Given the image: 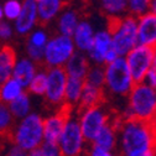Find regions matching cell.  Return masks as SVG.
Returning a JSON list of instances; mask_svg holds the SVG:
<instances>
[{"mask_svg":"<svg viewBox=\"0 0 156 156\" xmlns=\"http://www.w3.org/2000/svg\"><path fill=\"white\" fill-rule=\"evenodd\" d=\"M156 150V131L151 123L138 119L123 120L118 128L119 156H135Z\"/></svg>","mask_w":156,"mask_h":156,"instance_id":"6da1fadb","label":"cell"},{"mask_svg":"<svg viewBox=\"0 0 156 156\" xmlns=\"http://www.w3.org/2000/svg\"><path fill=\"white\" fill-rule=\"evenodd\" d=\"M123 120L138 119L151 123L156 115V89L145 83H135L116 113Z\"/></svg>","mask_w":156,"mask_h":156,"instance_id":"7a4b0ae2","label":"cell"},{"mask_svg":"<svg viewBox=\"0 0 156 156\" xmlns=\"http://www.w3.org/2000/svg\"><path fill=\"white\" fill-rule=\"evenodd\" d=\"M11 144L30 152L40 149L44 144V115L40 112H31L25 118L16 120L9 135Z\"/></svg>","mask_w":156,"mask_h":156,"instance_id":"3957f363","label":"cell"},{"mask_svg":"<svg viewBox=\"0 0 156 156\" xmlns=\"http://www.w3.org/2000/svg\"><path fill=\"white\" fill-rule=\"evenodd\" d=\"M105 81H104V93L105 98L112 99H123L128 97L133 87L135 86V81L129 71L126 61L124 57L116 58L115 61L104 65Z\"/></svg>","mask_w":156,"mask_h":156,"instance_id":"277c9868","label":"cell"},{"mask_svg":"<svg viewBox=\"0 0 156 156\" xmlns=\"http://www.w3.org/2000/svg\"><path fill=\"white\" fill-rule=\"evenodd\" d=\"M113 50L119 57H125L135 46H138V19L126 14L109 23Z\"/></svg>","mask_w":156,"mask_h":156,"instance_id":"5b68a950","label":"cell"},{"mask_svg":"<svg viewBox=\"0 0 156 156\" xmlns=\"http://www.w3.org/2000/svg\"><path fill=\"white\" fill-rule=\"evenodd\" d=\"M76 116L84 139L88 144H92L98 133L110 123L113 114L105 103H103L89 108H78L76 109Z\"/></svg>","mask_w":156,"mask_h":156,"instance_id":"8992f818","label":"cell"},{"mask_svg":"<svg viewBox=\"0 0 156 156\" xmlns=\"http://www.w3.org/2000/svg\"><path fill=\"white\" fill-rule=\"evenodd\" d=\"M57 144L63 156H86L89 144L82 134L80 123L76 116V110L71 109L63 131L58 138Z\"/></svg>","mask_w":156,"mask_h":156,"instance_id":"52a82bcc","label":"cell"},{"mask_svg":"<svg viewBox=\"0 0 156 156\" xmlns=\"http://www.w3.org/2000/svg\"><path fill=\"white\" fill-rule=\"evenodd\" d=\"M76 51L72 37L60 34L52 35L44 50L42 63L46 68L65 67Z\"/></svg>","mask_w":156,"mask_h":156,"instance_id":"ba28073f","label":"cell"},{"mask_svg":"<svg viewBox=\"0 0 156 156\" xmlns=\"http://www.w3.org/2000/svg\"><path fill=\"white\" fill-rule=\"evenodd\" d=\"M67 73L63 67L47 68V88L44 99L53 110L65 108V92L67 84Z\"/></svg>","mask_w":156,"mask_h":156,"instance_id":"9c48e42d","label":"cell"},{"mask_svg":"<svg viewBox=\"0 0 156 156\" xmlns=\"http://www.w3.org/2000/svg\"><path fill=\"white\" fill-rule=\"evenodd\" d=\"M152 55L154 48L138 45L124 57L135 83H141L146 73L152 68Z\"/></svg>","mask_w":156,"mask_h":156,"instance_id":"30bf717a","label":"cell"},{"mask_svg":"<svg viewBox=\"0 0 156 156\" xmlns=\"http://www.w3.org/2000/svg\"><path fill=\"white\" fill-rule=\"evenodd\" d=\"M113 48L112 44V34L109 27L108 29H99L95 31L94 38L90 48L87 51V57L90 65H105V57L108 52Z\"/></svg>","mask_w":156,"mask_h":156,"instance_id":"8fae6325","label":"cell"},{"mask_svg":"<svg viewBox=\"0 0 156 156\" xmlns=\"http://www.w3.org/2000/svg\"><path fill=\"white\" fill-rule=\"evenodd\" d=\"M71 109L65 107L44 115V139L48 143H57L61 136Z\"/></svg>","mask_w":156,"mask_h":156,"instance_id":"7c38bea8","label":"cell"},{"mask_svg":"<svg viewBox=\"0 0 156 156\" xmlns=\"http://www.w3.org/2000/svg\"><path fill=\"white\" fill-rule=\"evenodd\" d=\"M50 34L45 27H35L26 37L25 56L36 63H42L44 50L50 40Z\"/></svg>","mask_w":156,"mask_h":156,"instance_id":"4fadbf2b","label":"cell"},{"mask_svg":"<svg viewBox=\"0 0 156 156\" xmlns=\"http://www.w3.org/2000/svg\"><path fill=\"white\" fill-rule=\"evenodd\" d=\"M37 2L36 0H23L21 12L12 23L15 32L20 36H27L35 27H37Z\"/></svg>","mask_w":156,"mask_h":156,"instance_id":"5bb4252c","label":"cell"},{"mask_svg":"<svg viewBox=\"0 0 156 156\" xmlns=\"http://www.w3.org/2000/svg\"><path fill=\"white\" fill-rule=\"evenodd\" d=\"M138 42L151 48L156 47V14L149 11L138 17Z\"/></svg>","mask_w":156,"mask_h":156,"instance_id":"9a60e30c","label":"cell"},{"mask_svg":"<svg viewBox=\"0 0 156 156\" xmlns=\"http://www.w3.org/2000/svg\"><path fill=\"white\" fill-rule=\"evenodd\" d=\"M94 34H95V30H94L93 24L88 20H81L80 24L77 25L73 35L71 36L73 40V44L76 46V50L83 53H87V51L92 46Z\"/></svg>","mask_w":156,"mask_h":156,"instance_id":"2e32d148","label":"cell"},{"mask_svg":"<svg viewBox=\"0 0 156 156\" xmlns=\"http://www.w3.org/2000/svg\"><path fill=\"white\" fill-rule=\"evenodd\" d=\"M38 68H40L38 67V63L34 62L29 57H26V56L17 57L11 77L15 78L17 82H20L25 88H27L31 80L35 77L36 72L38 71Z\"/></svg>","mask_w":156,"mask_h":156,"instance_id":"e0dca14e","label":"cell"},{"mask_svg":"<svg viewBox=\"0 0 156 156\" xmlns=\"http://www.w3.org/2000/svg\"><path fill=\"white\" fill-rule=\"evenodd\" d=\"M90 145L107 151H116L118 149V128L114 126L112 122L108 123L98 133Z\"/></svg>","mask_w":156,"mask_h":156,"instance_id":"ac0fdd59","label":"cell"},{"mask_svg":"<svg viewBox=\"0 0 156 156\" xmlns=\"http://www.w3.org/2000/svg\"><path fill=\"white\" fill-rule=\"evenodd\" d=\"M80 21H81L80 15H78V12L74 9H72V8L63 9L56 19L57 34L71 37L73 35L77 25L80 24Z\"/></svg>","mask_w":156,"mask_h":156,"instance_id":"d6986e66","label":"cell"},{"mask_svg":"<svg viewBox=\"0 0 156 156\" xmlns=\"http://www.w3.org/2000/svg\"><path fill=\"white\" fill-rule=\"evenodd\" d=\"M89 67H90V62L88 60L87 55L80 51H76L63 68L68 77L84 80Z\"/></svg>","mask_w":156,"mask_h":156,"instance_id":"ffe728a7","label":"cell"},{"mask_svg":"<svg viewBox=\"0 0 156 156\" xmlns=\"http://www.w3.org/2000/svg\"><path fill=\"white\" fill-rule=\"evenodd\" d=\"M62 10L63 0H40L37 2L38 21L42 24H50L56 20Z\"/></svg>","mask_w":156,"mask_h":156,"instance_id":"44dd1931","label":"cell"},{"mask_svg":"<svg viewBox=\"0 0 156 156\" xmlns=\"http://www.w3.org/2000/svg\"><path fill=\"white\" fill-rule=\"evenodd\" d=\"M84 87V80L80 78H67L66 92H65V105L72 110L80 108V101Z\"/></svg>","mask_w":156,"mask_h":156,"instance_id":"7402d4cb","label":"cell"},{"mask_svg":"<svg viewBox=\"0 0 156 156\" xmlns=\"http://www.w3.org/2000/svg\"><path fill=\"white\" fill-rule=\"evenodd\" d=\"M16 60L17 55L11 46L4 45L0 47V83L9 80L12 76Z\"/></svg>","mask_w":156,"mask_h":156,"instance_id":"603a6c76","label":"cell"},{"mask_svg":"<svg viewBox=\"0 0 156 156\" xmlns=\"http://www.w3.org/2000/svg\"><path fill=\"white\" fill-rule=\"evenodd\" d=\"M105 101V93L104 89L101 87H95L84 82L82 97L80 101V108H89L103 104Z\"/></svg>","mask_w":156,"mask_h":156,"instance_id":"cb8c5ba5","label":"cell"},{"mask_svg":"<svg viewBox=\"0 0 156 156\" xmlns=\"http://www.w3.org/2000/svg\"><path fill=\"white\" fill-rule=\"evenodd\" d=\"M25 92L26 88L20 82H17L15 78L10 77L9 80L0 83V102L10 104L12 101H15L17 97H20Z\"/></svg>","mask_w":156,"mask_h":156,"instance_id":"d4e9b609","label":"cell"},{"mask_svg":"<svg viewBox=\"0 0 156 156\" xmlns=\"http://www.w3.org/2000/svg\"><path fill=\"white\" fill-rule=\"evenodd\" d=\"M10 108V112L15 120H20L25 118L26 115H29L31 112H34V102L32 97L25 92L20 97H17L15 101H12L10 104H8Z\"/></svg>","mask_w":156,"mask_h":156,"instance_id":"484cf974","label":"cell"},{"mask_svg":"<svg viewBox=\"0 0 156 156\" xmlns=\"http://www.w3.org/2000/svg\"><path fill=\"white\" fill-rule=\"evenodd\" d=\"M47 88V68L46 67H40L36 72L35 77L31 80L30 84L26 88V92L31 97H36V98H44L45 92Z\"/></svg>","mask_w":156,"mask_h":156,"instance_id":"4316f807","label":"cell"},{"mask_svg":"<svg viewBox=\"0 0 156 156\" xmlns=\"http://www.w3.org/2000/svg\"><path fill=\"white\" fill-rule=\"evenodd\" d=\"M99 3L101 9L107 16H109L110 20L119 19L128 14L126 0H99Z\"/></svg>","mask_w":156,"mask_h":156,"instance_id":"83f0119b","label":"cell"},{"mask_svg":"<svg viewBox=\"0 0 156 156\" xmlns=\"http://www.w3.org/2000/svg\"><path fill=\"white\" fill-rule=\"evenodd\" d=\"M15 122L16 120L10 112L9 105L0 102V136H9Z\"/></svg>","mask_w":156,"mask_h":156,"instance_id":"f1b7e54d","label":"cell"},{"mask_svg":"<svg viewBox=\"0 0 156 156\" xmlns=\"http://www.w3.org/2000/svg\"><path fill=\"white\" fill-rule=\"evenodd\" d=\"M104 81H105V72H104V66L101 65H90L86 78H84V82L95 87H104Z\"/></svg>","mask_w":156,"mask_h":156,"instance_id":"f546056e","label":"cell"},{"mask_svg":"<svg viewBox=\"0 0 156 156\" xmlns=\"http://www.w3.org/2000/svg\"><path fill=\"white\" fill-rule=\"evenodd\" d=\"M21 8H23V2H20V0H6L3 4L4 19L10 23H14L20 15Z\"/></svg>","mask_w":156,"mask_h":156,"instance_id":"4dcf8cb0","label":"cell"},{"mask_svg":"<svg viewBox=\"0 0 156 156\" xmlns=\"http://www.w3.org/2000/svg\"><path fill=\"white\" fill-rule=\"evenodd\" d=\"M126 3L128 14L136 19L150 11V0H126Z\"/></svg>","mask_w":156,"mask_h":156,"instance_id":"1f68e13d","label":"cell"},{"mask_svg":"<svg viewBox=\"0 0 156 156\" xmlns=\"http://www.w3.org/2000/svg\"><path fill=\"white\" fill-rule=\"evenodd\" d=\"M14 24L8 20L0 21V42H9L14 36Z\"/></svg>","mask_w":156,"mask_h":156,"instance_id":"d6a6232c","label":"cell"},{"mask_svg":"<svg viewBox=\"0 0 156 156\" xmlns=\"http://www.w3.org/2000/svg\"><path fill=\"white\" fill-rule=\"evenodd\" d=\"M40 150L44 156H63L57 143L44 141V144L40 146Z\"/></svg>","mask_w":156,"mask_h":156,"instance_id":"836d02e7","label":"cell"},{"mask_svg":"<svg viewBox=\"0 0 156 156\" xmlns=\"http://www.w3.org/2000/svg\"><path fill=\"white\" fill-rule=\"evenodd\" d=\"M86 156H119V154L116 151H107V150H102V149H98L90 145L88 147Z\"/></svg>","mask_w":156,"mask_h":156,"instance_id":"e575fe53","label":"cell"},{"mask_svg":"<svg viewBox=\"0 0 156 156\" xmlns=\"http://www.w3.org/2000/svg\"><path fill=\"white\" fill-rule=\"evenodd\" d=\"M27 155H29L27 151L20 149L19 146H16L14 144L9 145L8 149L5 150V154H4V156H27Z\"/></svg>","mask_w":156,"mask_h":156,"instance_id":"d590c367","label":"cell"},{"mask_svg":"<svg viewBox=\"0 0 156 156\" xmlns=\"http://www.w3.org/2000/svg\"><path fill=\"white\" fill-rule=\"evenodd\" d=\"M143 83H145L146 86H149V87L156 89V69H155V68H151V69L146 73Z\"/></svg>","mask_w":156,"mask_h":156,"instance_id":"8d00e7d4","label":"cell"},{"mask_svg":"<svg viewBox=\"0 0 156 156\" xmlns=\"http://www.w3.org/2000/svg\"><path fill=\"white\" fill-rule=\"evenodd\" d=\"M116 58H119V56H118V53H116L113 48L108 52V55H107V57H105V65L107 63H110V62H113V61H115Z\"/></svg>","mask_w":156,"mask_h":156,"instance_id":"74e56055","label":"cell"},{"mask_svg":"<svg viewBox=\"0 0 156 156\" xmlns=\"http://www.w3.org/2000/svg\"><path fill=\"white\" fill-rule=\"evenodd\" d=\"M27 156H44V155H42V152H41V150H40V149H36V150L30 151Z\"/></svg>","mask_w":156,"mask_h":156,"instance_id":"f35d334b","label":"cell"},{"mask_svg":"<svg viewBox=\"0 0 156 156\" xmlns=\"http://www.w3.org/2000/svg\"><path fill=\"white\" fill-rule=\"evenodd\" d=\"M150 11L156 14V0H150Z\"/></svg>","mask_w":156,"mask_h":156,"instance_id":"ab89813d","label":"cell"},{"mask_svg":"<svg viewBox=\"0 0 156 156\" xmlns=\"http://www.w3.org/2000/svg\"><path fill=\"white\" fill-rule=\"evenodd\" d=\"M135 156H156V151L151 150V151H147V152H144V154H140V155H135Z\"/></svg>","mask_w":156,"mask_h":156,"instance_id":"60d3db41","label":"cell"},{"mask_svg":"<svg viewBox=\"0 0 156 156\" xmlns=\"http://www.w3.org/2000/svg\"><path fill=\"white\" fill-rule=\"evenodd\" d=\"M152 68L156 69V47L154 48V55H152Z\"/></svg>","mask_w":156,"mask_h":156,"instance_id":"b9f144b4","label":"cell"},{"mask_svg":"<svg viewBox=\"0 0 156 156\" xmlns=\"http://www.w3.org/2000/svg\"><path fill=\"white\" fill-rule=\"evenodd\" d=\"M4 20V11H3V4H0V21Z\"/></svg>","mask_w":156,"mask_h":156,"instance_id":"7bdbcfd3","label":"cell"},{"mask_svg":"<svg viewBox=\"0 0 156 156\" xmlns=\"http://www.w3.org/2000/svg\"><path fill=\"white\" fill-rule=\"evenodd\" d=\"M151 124H152V126H154V129H155V131H156V115H155V118L152 119Z\"/></svg>","mask_w":156,"mask_h":156,"instance_id":"ee69618b","label":"cell"},{"mask_svg":"<svg viewBox=\"0 0 156 156\" xmlns=\"http://www.w3.org/2000/svg\"><path fill=\"white\" fill-rule=\"evenodd\" d=\"M0 152H2V147H0Z\"/></svg>","mask_w":156,"mask_h":156,"instance_id":"f6af8a7d","label":"cell"},{"mask_svg":"<svg viewBox=\"0 0 156 156\" xmlns=\"http://www.w3.org/2000/svg\"><path fill=\"white\" fill-rule=\"evenodd\" d=\"M36 2H40V0H36Z\"/></svg>","mask_w":156,"mask_h":156,"instance_id":"bcb514c9","label":"cell"},{"mask_svg":"<svg viewBox=\"0 0 156 156\" xmlns=\"http://www.w3.org/2000/svg\"><path fill=\"white\" fill-rule=\"evenodd\" d=\"M155 151H156V150H155Z\"/></svg>","mask_w":156,"mask_h":156,"instance_id":"7dc6e473","label":"cell"}]
</instances>
